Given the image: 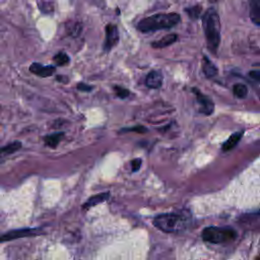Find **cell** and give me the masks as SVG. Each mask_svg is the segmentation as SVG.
Listing matches in <instances>:
<instances>
[{
    "label": "cell",
    "mask_w": 260,
    "mask_h": 260,
    "mask_svg": "<svg viewBox=\"0 0 260 260\" xmlns=\"http://www.w3.org/2000/svg\"><path fill=\"white\" fill-rule=\"evenodd\" d=\"M181 22L178 14H159L142 20L138 25V30L142 33H150L159 30L171 29Z\"/></svg>",
    "instance_id": "obj_1"
},
{
    "label": "cell",
    "mask_w": 260,
    "mask_h": 260,
    "mask_svg": "<svg viewBox=\"0 0 260 260\" xmlns=\"http://www.w3.org/2000/svg\"><path fill=\"white\" fill-rule=\"evenodd\" d=\"M202 23L207 47L215 54L221 42V20L218 13L212 9L208 10L203 16Z\"/></svg>",
    "instance_id": "obj_2"
},
{
    "label": "cell",
    "mask_w": 260,
    "mask_h": 260,
    "mask_svg": "<svg viewBox=\"0 0 260 260\" xmlns=\"http://www.w3.org/2000/svg\"><path fill=\"white\" fill-rule=\"evenodd\" d=\"M190 223V215L187 213L173 212L163 213L154 219V225L165 233H179L184 231Z\"/></svg>",
    "instance_id": "obj_3"
},
{
    "label": "cell",
    "mask_w": 260,
    "mask_h": 260,
    "mask_svg": "<svg viewBox=\"0 0 260 260\" xmlns=\"http://www.w3.org/2000/svg\"><path fill=\"white\" fill-rule=\"evenodd\" d=\"M202 239L212 244H220L236 239L237 233L231 228L208 227L202 231Z\"/></svg>",
    "instance_id": "obj_4"
},
{
    "label": "cell",
    "mask_w": 260,
    "mask_h": 260,
    "mask_svg": "<svg viewBox=\"0 0 260 260\" xmlns=\"http://www.w3.org/2000/svg\"><path fill=\"white\" fill-rule=\"evenodd\" d=\"M119 41V32L118 28L115 25L109 24L106 27V40L104 43V50L106 52H109L112 50L113 47H115L118 44Z\"/></svg>",
    "instance_id": "obj_5"
},
{
    "label": "cell",
    "mask_w": 260,
    "mask_h": 260,
    "mask_svg": "<svg viewBox=\"0 0 260 260\" xmlns=\"http://www.w3.org/2000/svg\"><path fill=\"white\" fill-rule=\"evenodd\" d=\"M192 91L196 95L197 102L199 103V105L201 107V112H203L205 115L212 114L213 110H214L213 102L207 96H205L202 93H200L197 89H193Z\"/></svg>",
    "instance_id": "obj_6"
},
{
    "label": "cell",
    "mask_w": 260,
    "mask_h": 260,
    "mask_svg": "<svg viewBox=\"0 0 260 260\" xmlns=\"http://www.w3.org/2000/svg\"><path fill=\"white\" fill-rule=\"evenodd\" d=\"M30 71L41 77H49L55 73L56 67L54 65H43L35 62L30 66Z\"/></svg>",
    "instance_id": "obj_7"
},
{
    "label": "cell",
    "mask_w": 260,
    "mask_h": 260,
    "mask_svg": "<svg viewBox=\"0 0 260 260\" xmlns=\"http://www.w3.org/2000/svg\"><path fill=\"white\" fill-rule=\"evenodd\" d=\"M38 234V230L36 229H23L18 231H11L8 234L0 237V242L4 241H11L13 239H18L22 237H28V236H34Z\"/></svg>",
    "instance_id": "obj_8"
},
{
    "label": "cell",
    "mask_w": 260,
    "mask_h": 260,
    "mask_svg": "<svg viewBox=\"0 0 260 260\" xmlns=\"http://www.w3.org/2000/svg\"><path fill=\"white\" fill-rule=\"evenodd\" d=\"M146 84L150 89H159L163 84V74L161 71L153 70L151 71L147 78H146Z\"/></svg>",
    "instance_id": "obj_9"
},
{
    "label": "cell",
    "mask_w": 260,
    "mask_h": 260,
    "mask_svg": "<svg viewBox=\"0 0 260 260\" xmlns=\"http://www.w3.org/2000/svg\"><path fill=\"white\" fill-rule=\"evenodd\" d=\"M177 39H178V36L176 34H170V35H167L164 38L154 42L152 44V47L155 49H163V48H166V47L174 44L177 41Z\"/></svg>",
    "instance_id": "obj_10"
},
{
    "label": "cell",
    "mask_w": 260,
    "mask_h": 260,
    "mask_svg": "<svg viewBox=\"0 0 260 260\" xmlns=\"http://www.w3.org/2000/svg\"><path fill=\"white\" fill-rule=\"evenodd\" d=\"M202 70L204 75L208 78H211L218 74L216 66L206 56H203L202 58Z\"/></svg>",
    "instance_id": "obj_11"
},
{
    "label": "cell",
    "mask_w": 260,
    "mask_h": 260,
    "mask_svg": "<svg viewBox=\"0 0 260 260\" xmlns=\"http://www.w3.org/2000/svg\"><path fill=\"white\" fill-rule=\"evenodd\" d=\"M110 196V193L109 192H104V193H100V194H97L95 196H92L84 204H83V208H90V207H93L99 203H102L104 201H106Z\"/></svg>",
    "instance_id": "obj_12"
},
{
    "label": "cell",
    "mask_w": 260,
    "mask_h": 260,
    "mask_svg": "<svg viewBox=\"0 0 260 260\" xmlns=\"http://www.w3.org/2000/svg\"><path fill=\"white\" fill-rule=\"evenodd\" d=\"M242 139V133H235L233 134L228 141L223 145V151L224 152H229L231 150H233L241 141Z\"/></svg>",
    "instance_id": "obj_13"
},
{
    "label": "cell",
    "mask_w": 260,
    "mask_h": 260,
    "mask_svg": "<svg viewBox=\"0 0 260 260\" xmlns=\"http://www.w3.org/2000/svg\"><path fill=\"white\" fill-rule=\"evenodd\" d=\"M62 138H63V134L59 133V134H54V135L47 136L44 141H45V144L48 147L54 149V148H56L59 145V143L62 140Z\"/></svg>",
    "instance_id": "obj_14"
},
{
    "label": "cell",
    "mask_w": 260,
    "mask_h": 260,
    "mask_svg": "<svg viewBox=\"0 0 260 260\" xmlns=\"http://www.w3.org/2000/svg\"><path fill=\"white\" fill-rule=\"evenodd\" d=\"M250 19L254 25L260 28V5L251 6Z\"/></svg>",
    "instance_id": "obj_15"
},
{
    "label": "cell",
    "mask_w": 260,
    "mask_h": 260,
    "mask_svg": "<svg viewBox=\"0 0 260 260\" xmlns=\"http://www.w3.org/2000/svg\"><path fill=\"white\" fill-rule=\"evenodd\" d=\"M22 148V143L20 142H15L13 144L8 145L5 148L0 149V155H10L13 153H16L17 151H19Z\"/></svg>",
    "instance_id": "obj_16"
},
{
    "label": "cell",
    "mask_w": 260,
    "mask_h": 260,
    "mask_svg": "<svg viewBox=\"0 0 260 260\" xmlns=\"http://www.w3.org/2000/svg\"><path fill=\"white\" fill-rule=\"evenodd\" d=\"M233 92H234V95L239 98V99H244L247 97L248 95V89L245 84L243 83H237L234 85L233 88Z\"/></svg>",
    "instance_id": "obj_17"
},
{
    "label": "cell",
    "mask_w": 260,
    "mask_h": 260,
    "mask_svg": "<svg viewBox=\"0 0 260 260\" xmlns=\"http://www.w3.org/2000/svg\"><path fill=\"white\" fill-rule=\"evenodd\" d=\"M53 60H54L55 64L58 65V66H64L66 64H68L69 61H70L68 55L66 53H64V52H59L58 54H56L53 57Z\"/></svg>",
    "instance_id": "obj_18"
},
{
    "label": "cell",
    "mask_w": 260,
    "mask_h": 260,
    "mask_svg": "<svg viewBox=\"0 0 260 260\" xmlns=\"http://www.w3.org/2000/svg\"><path fill=\"white\" fill-rule=\"evenodd\" d=\"M188 16L190 17V19L192 20H197L200 15H201V12H202V9L200 6H196V7H193V8H190V9H186L185 11Z\"/></svg>",
    "instance_id": "obj_19"
},
{
    "label": "cell",
    "mask_w": 260,
    "mask_h": 260,
    "mask_svg": "<svg viewBox=\"0 0 260 260\" xmlns=\"http://www.w3.org/2000/svg\"><path fill=\"white\" fill-rule=\"evenodd\" d=\"M66 29H67L68 34L71 35V36H73V37L78 36V35L80 34V32H81V26H80V24H77V23L67 25V26H66Z\"/></svg>",
    "instance_id": "obj_20"
},
{
    "label": "cell",
    "mask_w": 260,
    "mask_h": 260,
    "mask_svg": "<svg viewBox=\"0 0 260 260\" xmlns=\"http://www.w3.org/2000/svg\"><path fill=\"white\" fill-rule=\"evenodd\" d=\"M114 92H115V94H116L120 99H125V98H127V97L130 95V92H129L127 89H124V88L119 86V85L114 86Z\"/></svg>",
    "instance_id": "obj_21"
},
{
    "label": "cell",
    "mask_w": 260,
    "mask_h": 260,
    "mask_svg": "<svg viewBox=\"0 0 260 260\" xmlns=\"http://www.w3.org/2000/svg\"><path fill=\"white\" fill-rule=\"evenodd\" d=\"M76 88H77V90L80 91V92H91V91L93 90V86H91V85H89V84H85V83H82V82L78 83Z\"/></svg>",
    "instance_id": "obj_22"
},
{
    "label": "cell",
    "mask_w": 260,
    "mask_h": 260,
    "mask_svg": "<svg viewBox=\"0 0 260 260\" xmlns=\"http://www.w3.org/2000/svg\"><path fill=\"white\" fill-rule=\"evenodd\" d=\"M142 160L141 159H136V160H134L133 161V163H132V166H133V171L134 172H137V171H139L140 170V168H141V166H142Z\"/></svg>",
    "instance_id": "obj_23"
},
{
    "label": "cell",
    "mask_w": 260,
    "mask_h": 260,
    "mask_svg": "<svg viewBox=\"0 0 260 260\" xmlns=\"http://www.w3.org/2000/svg\"><path fill=\"white\" fill-rule=\"evenodd\" d=\"M249 76L252 79L260 82V70H252V71H250L249 72Z\"/></svg>",
    "instance_id": "obj_24"
},
{
    "label": "cell",
    "mask_w": 260,
    "mask_h": 260,
    "mask_svg": "<svg viewBox=\"0 0 260 260\" xmlns=\"http://www.w3.org/2000/svg\"><path fill=\"white\" fill-rule=\"evenodd\" d=\"M251 6H255V5H260V0H249Z\"/></svg>",
    "instance_id": "obj_25"
},
{
    "label": "cell",
    "mask_w": 260,
    "mask_h": 260,
    "mask_svg": "<svg viewBox=\"0 0 260 260\" xmlns=\"http://www.w3.org/2000/svg\"><path fill=\"white\" fill-rule=\"evenodd\" d=\"M210 2H212V3H215V2H216V0H210Z\"/></svg>",
    "instance_id": "obj_26"
}]
</instances>
